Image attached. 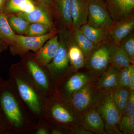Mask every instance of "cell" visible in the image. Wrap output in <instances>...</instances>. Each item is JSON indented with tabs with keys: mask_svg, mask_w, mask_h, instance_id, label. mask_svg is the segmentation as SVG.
Instances as JSON below:
<instances>
[{
	"mask_svg": "<svg viewBox=\"0 0 134 134\" xmlns=\"http://www.w3.org/2000/svg\"><path fill=\"white\" fill-rule=\"evenodd\" d=\"M97 105V111L103 119L107 133L122 134L116 127L120 123L121 115L113 101L111 92L100 94Z\"/></svg>",
	"mask_w": 134,
	"mask_h": 134,
	"instance_id": "3957f363",
	"label": "cell"
},
{
	"mask_svg": "<svg viewBox=\"0 0 134 134\" xmlns=\"http://www.w3.org/2000/svg\"><path fill=\"white\" fill-rule=\"evenodd\" d=\"M59 45L58 35L53 36L36 52L34 59L39 65L45 68L53 59L58 51Z\"/></svg>",
	"mask_w": 134,
	"mask_h": 134,
	"instance_id": "7c38bea8",
	"label": "cell"
},
{
	"mask_svg": "<svg viewBox=\"0 0 134 134\" xmlns=\"http://www.w3.org/2000/svg\"><path fill=\"white\" fill-rule=\"evenodd\" d=\"M52 30L48 26L43 24L32 23L30 24L25 36L38 37L45 35Z\"/></svg>",
	"mask_w": 134,
	"mask_h": 134,
	"instance_id": "83f0119b",
	"label": "cell"
},
{
	"mask_svg": "<svg viewBox=\"0 0 134 134\" xmlns=\"http://www.w3.org/2000/svg\"><path fill=\"white\" fill-rule=\"evenodd\" d=\"M37 4L34 0H7L2 12L7 15L28 13L33 10Z\"/></svg>",
	"mask_w": 134,
	"mask_h": 134,
	"instance_id": "2e32d148",
	"label": "cell"
},
{
	"mask_svg": "<svg viewBox=\"0 0 134 134\" xmlns=\"http://www.w3.org/2000/svg\"><path fill=\"white\" fill-rule=\"evenodd\" d=\"M129 88L131 91H134V69L132 70L130 75Z\"/></svg>",
	"mask_w": 134,
	"mask_h": 134,
	"instance_id": "d590c367",
	"label": "cell"
},
{
	"mask_svg": "<svg viewBox=\"0 0 134 134\" xmlns=\"http://www.w3.org/2000/svg\"><path fill=\"white\" fill-rule=\"evenodd\" d=\"M15 35L10 26L7 15L0 12V40L10 46L14 43Z\"/></svg>",
	"mask_w": 134,
	"mask_h": 134,
	"instance_id": "603a6c76",
	"label": "cell"
},
{
	"mask_svg": "<svg viewBox=\"0 0 134 134\" xmlns=\"http://www.w3.org/2000/svg\"><path fill=\"white\" fill-rule=\"evenodd\" d=\"M120 128L123 132L134 133V115H124L120 122Z\"/></svg>",
	"mask_w": 134,
	"mask_h": 134,
	"instance_id": "4dcf8cb0",
	"label": "cell"
},
{
	"mask_svg": "<svg viewBox=\"0 0 134 134\" xmlns=\"http://www.w3.org/2000/svg\"><path fill=\"white\" fill-rule=\"evenodd\" d=\"M55 34V31L52 30L45 35L38 37L16 34L14 43L10 46V53L13 55H22L29 51L36 52Z\"/></svg>",
	"mask_w": 134,
	"mask_h": 134,
	"instance_id": "277c9868",
	"label": "cell"
},
{
	"mask_svg": "<svg viewBox=\"0 0 134 134\" xmlns=\"http://www.w3.org/2000/svg\"><path fill=\"white\" fill-rule=\"evenodd\" d=\"M47 7L38 3L36 8L28 13H20L16 14L30 23H38L43 24L52 29V22Z\"/></svg>",
	"mask_w": 134,
	"mask_h": 134,
	"instance_id": "5bb4252c",
	"label": "cell"
},
{
	"mask_svg": "<svg viewBox=\"0 0 134 134\" xmlns=\"http://www.w3.org/2000/svg\"><path fill=\"white\" fill-rule=\"evenodd\" d=\"M130 91L127 87L118 86L111 92L113 101L121 115L124 114Z\"/></svg>",
	"mask_w": 134,
	"mask_h": 134,
	"instance_id": "7402d4cb",
	"label": "cell"
},
{
	"mask_svg": "<svg viewBox=\"0 0 134 134\" xmlns=\"http://www.w3.org/2000/svg\"><path fill=\"white\" fill-rule=\"evenodd\" d=\"M52 103L47 97L42 106L40 119L53 120L62 125H68L74 121L71 113L65 105L60 102Z\"/></svg>",
	"mask_w": 134,
	"mask_h": 134,
	"instance_id": "5b68a950",
	"label": "cell"
},
{
	"mask_svg": "<svg viewBox=\"0 0 134 134\" xmlns=\"http://www.w3.org/2000/svg\"><path fill=\"white\" fill-rule=\"evenodd\" d=\"M37 2L46 7L54 6V3L52 0H36Z\"/></svg>",
	"mask_w": 134,
	"mask_h": 134,
	"instance_id": "836d02e7",
	"label": "cell"
},
{
	"mask_svg": "<svg viewBox=\"0 0 134 134\" xmlns=\"http://www.w3.org/2000/svg\"><path fill=\"white\" fill-rule=\"evenodd\" d=\"M111 66L121 70L131 65L132 63L125 52L119 46L112 44L110 59Z\"/></svg>",
	"mask_w": 134,
	"mask_h": 134,
	"instance_id": "ffe728a7",
	"label": "cell"
},
{
	"mask_svg": "<svg viewBox=\"0 0 134 134\" xmlns=\"http://www.w3.org/2000/svg\"><path fill=\"white\" fill-rule=\"evenodd\" d=\"M84 121L88 127L100 133L105 134V125L103 119L97 111L90 110L85 113Z\"/></svg>",
	"mask_w": 134,
	"mask_h": 134,
	"instance_id": "ac0fdd59",
	"label": "cell"
},
{
	"mask_svg": "<svg viewBox=\"0 0 134 134\" xmlns=\"http://www.w3.org/2000/svg\"><path fill=\"white\" fill-rule=\"evenodd\" d=\"M31 79L37 86L48 96L51 92L50 76L46 69L39 65L33 59L26 60L25 66L23 68Z\"/></svg>",
	"mask_w": 134,
	"mask_h": 134,
	"instance_id": "9c48e42d",
	"label": "cell"
},
{
	"mask_svg": "<svg viewBox=\"0 0 134 134\" xmlns=\"http://www.w3.org/2000/svg\"><path fill=\"white\" fill-rule=\"evenodd\" d=\"M12 128L0 108V134L13 133Z\"/></svg>",
	"mask_w": 134,
	"mask_h": 134,
	"instance_id": "1f68e13d",
	"label": "cell"
},
{
	"mask_svg": "<svg viewBox=\"0 0 134 134\" xmlns=\"http://www.w3.org/2000/svg\"><path fill=\"white\" fill-rule=\"evenodd\" d=\"M119 46L126 54L132 64L134 61V36L130 34L123 39Z\"/></svg>",
	"mask_w": 134,
	"mask_h": 134,
	"instance_id": "f1b7e54d",
	"label": "cell"
},
{
	"mask_svg": "<svg viewBox=\"0 0 134 134\" xmlns=\"http://www.w3.org/2000/svg\"><path fill=\"white\" fill-rule=\"evenodd\" d=\"M51 133L52 134H63V132L58 129H52L51 130Z\"/></svg>",
	"mask_w": 134,
	"mask_h": 134,
	"instance_id": "74e56055",
	"label": "cell"
},
{
	"mask_svg": "<svg viewBox=\"0 0 134 134\" xmlns=\"http://www.w3.org/2000/svg\"><path fill=\"white\" fill-rule=\"evenodd\" d=\"M72 26L74 30L86 24L88 15V6L86 0H71Z\"/></svg>",
	"mask_w": 134,
	"mask_h": 134,
	"instance_id": "4fadbf2b",
	"label": "cell"
},
{
	"mask_svg": "<svg viewBox=\"0 0 134 134\" xmlns=\"http://www.w3.org/2000/svg\"><path fill=\"white\" fill-rule=\"evenodd\" d=\"M120 70L112 66L108 67L98 81V87L100 89L109 90L119 86Z\"/></svg>",
	"mask_w": 134,
	"mask_h": 134,
	"instance_id": "e0dca14e",
	"label": "cell"
},
{
	"mask_svg": "<svg viewBox=\"0 0 134 134\" xmlns=\"http://www.w3.org/2000/svg\"><path fill=\"white\" fill-rule=\"evenodd\" d=\"M8 80L27 109L36 118L40 119L42 106L47 96L35 84L23 67L11 68Z\"/></svg>",
	"mask_w": 134,
	"mask_h": 134,
	"instance_id": "7a4b0ae2",
	"label": "cell"
},
{
	"mask_svg": "<svg viewBox=\"0 0 134 134\" xmlns=\"http://www.w3.org/2000/svg\"><path fill=\"white\" fill-rule=\"evenodd\" d=\"M8 19L10 26L15 33L25 35L30 24L29 22L15 14L9 15Z\"/></svg>",
	"mask_w": 134,
	"mask_h": 134,
	"instance_id": "4316f807",
	"label": "cell"
},
{
	"mask_svg": "<svg viewBox=\"0 0 134 134\" xmlns=\"http://www.w3.org/2000/svg\"><path fill=\"white\" fill-rule=\"evenodd\" d=\"M123 114L126 116L134 115V91H130Z\"/></svg>",
	"mask_w": 134,
	"mask_h": 134,
	"instance_id": "d6a6232c",
	"label": "cell"
},
{
	"mask_svg": "<svg viewBox=\"0 0 134 134\" xmlns=\"http://www.w3.org/2000/svg\"><path fill=\"white\" fill-rule=\"evenodd\" d=\"M7 0H0V12H2Z\"/></svg>",
	"mask_w": 134,
	"mask_h": 134,
	"instance_id": "f35d334b",
	"label": "cell"
},
{
	"mask_svg": "<svg viewBox=\"0 0 134 134\" xmlns=\"http://www.w3.org/2000/svg\"><path fill=\"white\" fill-rule=\"evenodd\" d=\"M26 107L8 80L0 82V108L14 133L23 134L33 131L34 124L28 115Z\"/></svg>",
	"mask_w": 134,
	"mask_h": 134,
	"instance_id": "6da1fadb",
	"label": "cell"
},
{
	"mask_svg": "<svg viewBox=\"0 0 134 134\" xmlns=\"http://www.w3.org/2000/svg\"><path fill=\"white\" fill-rule=\"evenodd\" d=\"M87 2H104L105 0H86Z\"/></svg>",
	"mask_w": 134,
	"mask_h": 134,
	"instance_id": "ab89813d",
	"label": "cell"
},
{
	"mask_svg": "<svg viewBox=\"0 0 134 134\" xmlns=\"http://www.w3.org/2000/svg\"><path fill=\"white\" fill-rule=\"evenodd\" d=\"M71 43L68 47L69 62L75 69H80L85 65V56L75 40Z\"/></svg>",
	"mask_w": 134,
	"mask_h": 134,
	"instance_id": "44dd1931",
	"label": "cell"
},
{
	"mask_svg": "<svg viewBox=\"0 0 134 134\" xmlns=\"http://www.w3.org/2000/svg\"><path fill=\"white\" fill-rule=\"evenodd\" d=\"M7 45L6 43H4L2 40H0V57L2 53L4 51L5 48V46Z\"/></svg>",
	"mask_w": 134,
	"mask_h": 134,
	"instance_id": "8d00e7d4",
	"label": "cell"
},
{
	"mask_svg": "<svg viewBox=\"0 0 134 134\" xmlns=\"http://www.w3.org/2000/svg\"><path fill=\"white\" fill-rule=\"evenodd\" d=\"M88 15L87 24L96 28L109 30L113 21L104 2H88Z\"/></svg>",
	"mask_w": 134,
	"mask_h": 134,
	"instance_id": "8992f818",
	"label": "cell"
},
{
	"mask_svg": "<svg viewBox=\"0 0 134 134\" xmlns=\"http://www.w3.org/2000/svg\"><path fill=\"white\" fill-rule=\"evenodd\" d=\"M133 19H128L117 22L108 30V33L112 39L114 44L119 46L124 38L131 33L134 29Z\"/></svg>",
	"mask_w": 134,
	"mask_h": 134,
	"instance_id": "9a60e30c",
	"label": "cell"
},
{
	"mask_svg": "<svg viewBox=\"0 0 134 134\" xmlns=\"http://www.w3.org/2000/svg\"><path fill=\"white\" fill-rule=\"evenodd\" d=\"M61 19L67 26H72L71 0H54Z\"/></svg>",
	"mask_w": 134,
	"mask_h": 134,
	"instance_id": "484cf974",
	"label": "cell"
},
{
	"mask_svg": "<svg viewBox=\"0 0 134 134\" xmlns=\"http://www.w3.org/2000/svg\"><path fill=\"white\" fill-rule=\"evenodd\" d=\"M112 44H103L93 50L88 59V66L94 72H104L110 64Z\"/></svg>",
	"mask_w": 134,
	"mask_h": 134,
	"instance_id": "30bf717a",
	"label": "cell"
},
{
	"mask_svg": "<svg viewBox=\"0 0 134 134\" xmlns=\"http://www.w3.org/2000/svg\"><path fill=\"white\" fill-rule=\"evenodd\" d=\"M3 81V80L1 78V77H0V82H2Z\"/></svg>",
	"mask_w": 134,
	"mask_h": 134,
	"instance_id": "60d3db41",
	"label": "cell"
},
{
	"mask_svg": "<svg viewBox=\"0 0 134 134\" xmlns=\"http://www.w3.org/2000/svg\"><path fill=\"white\" fill-rule=\"evenodd\" d=\"M60 45L53 59L45 67L50 78L54 79L61 76L66 70L69 62L68 54V45L62 36Z\"/></svg>",
	"mask_w": 134,
	"mask_h": 134,
	"instance_id": "ba28073f",
	"label": "cell"
},
{
	"mask_svg": "<svg viewBox=\"0 0 134 134\" xmlns=\"http://www.w3.org/2000/svg\"><path fill=\"white\" fill-rule=\"evenodd\" d=\"M100 96L88 83L82 88L70 95V103L72 107L80 112L87 111L97 104Z\"/></svg>",
	"mask_w": 134,
	"mask_h": 134,
	"instance_id": "52a82bcc",
	"label": "cell"
},
{
	"mask_svg": "<svg viewBox=\"0 0 134 134\" xmlns=\"http://www.w3.org/2000/svg\"><path fill=\"white\" fill-rule=\"evenodd\" d=\"M134 69V65L132 64L120 70L119 77V86L129 88L130 75L132 70Z\"/></svg>",
	"mask_w": 134,
	"mask_h": 134,
	"instance_id": "f546056e",
	"label": "cell"
},
{
	"mask_svg": "<svg viewBox=\"0 0 134 134\" xmlns=\"http://www.w3.org/2000/svg\"><path fill=\"white\" fill-rule=\"evenodd\" d=\"M114 21L117 22L129 19L134 8V0H105Z\"/></svg>",
	"mask_w": 134,
	"mask_h": 134,
	"instance_id": "8fae6325",
	"label": "cell"
},
{
	"mask_svg": "<svg viewBox=\"0 0 134 134\" xmlns=\"http://www.w3.org/2000/svg\"><path fill=\"white\" fill-rule=\"evenodd\" d=\"M72 134H92L93 133L90 131L86 130L82 128H79L77 129L73 130L72 132Z\"/></svg>",
	"mask_w": 134,
	"mask_h": 134,
	"instance_id": "e575fe53",
	"label": "cell"
},
{
	"mask_svg": "<svg viewBox=\"0 0 134 134\" xmlns=\"http://www.w3.org/2000/svg\"><path fill=\"white\" fill-rule=\"evenodd\" d=\"M88 77L82 73H78L72 76L66 82L65 91L70 96L82 88L88 83Z\"/></svg>",
	"mask_w": 134,
	"mask_h": 134,
	"instance_id": "cb8c5ba5",
	"label": "cell"
},
{
	"mask_svg": "<svg viewBox=\"0 0 134 134\" xmlns=\"http://www.w3.org/2000/svg\"><path fill=\"white\" fill-rule=\"evenodd\" d=\"M74 40L81 49L85 58L88 59L96 46L85 36L79 29L74 30Z\"/></svg>",
	"mask_w": 134,
	"mask_h": 134,
	"instance_id": "d4e9b609",
	"label": "cell"
},
{
	"mask_svg": "<svg viewBox=\"0 0 134 134\" xmlns=\"http://www.w3.org/2000/svg\"><path fill=\"white\" fill-rule=\"evenodd\" d=\"M79 29L96 46L106 38L108 30L103 28L93 27L87 24L81 26Z\"/></svg>",
	"mask_w": 134,
	"mask_h": 134,
	"instance_id": "d6986e66",
	"label": "cell"
}]
</instances>
